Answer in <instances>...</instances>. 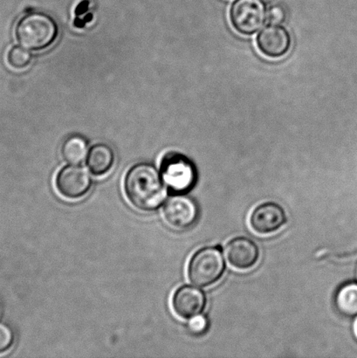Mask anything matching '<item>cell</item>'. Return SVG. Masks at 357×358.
<instances>
[{
    "mask_svg": "<svg viewBox=\"0 0 357 358\" xmlns=\"http://www.w3.org/2000/svg\"><path fill=\"white\" fill-rule=\"evenodd\" d=\"M124 192L129 202L143 212L157 210L167 196L162 175L149 163H139L126 173Z\"/></svg>",
    "mask_w": 357,
    "mask_h": 358,
    "instance_id": "obj_1",
    "label": "cell"
},
{
    "mask_svg": "<svg viewBox=\"0 0 357 358\" xmlns=\"http://www.w3.org/2000/svg\"><path fill=\"white\" fill-rule=\"evenodd\" d=\"M58 35V26L48 14L31 12L21 17L15 27V36L22 47L38 51L54 43Z\"/></svg>",
    "mask_w": 357,
    "mask_h": 358,
    "instance_id": "obj_2",
    "label": "cell"
},
{
    "mask_svg": "<svg viewBox=\"0 0 357 358\" xmlns=\"http://www.w3.org/2000/svg\"><path fill=\"white\" fill-rule=\"evenodd\" d=\"M225 270L226 261L221 249L204 248L191 256L188 264V278L196 286L211 287L222 278Z\"/></svg>",
    "mask_w": 357,
    "mask_h": 358,
    "instance_id": "obj_3",
    "label": "cell"
},
{
    "mask_svg": "<svg viewBox=\"0 0 357 358\" xmlns=\"http://www.w3.org/2000/svg\"><path fill=\"white\" fill-rule=\"evenodd\" d=\"M161 175L164 184L175 194H187L198 181L195 164L183 154L177 152L168 153L163 157Z\"/></svg>",
    "mask_w": 357,
    "mask_h": 358,
    "instance_id": "obj_4",
    "label": "cell"
},
{
    "mask_svg": "<svg viewBox=\"0 0 357 358\" xmlns=\"http://www.w3.org/2000/svg\"><path fill=\"white\" fill-rule=\"evenodd\" d=\"M268 10L262 0H235L230 9L233 27L242 35H253L263 27Z\"/></svg>",
    "mask_w": 357,
    "mask_h": 358,
    "instance_id": "obj_5",
    "label": "cell"
},
{
    "mask_svg": "<svg viewBox=\"0 0 357 358\" xmlns=\"http://www.w3.org/2000/svg\"><path fill=\"white\" fill-rule=\"evenodd\" d=\"M164 220L175 230L185 231L194 226L198 220L197 203L187 194H175L163 206Z\"/></svg>",
    "mask_w": 357,
    "mask_h": 358,
    "instance_id": "obj_6",
    "label": "cell"
},
{
    "mask_svg": "<svg viewBox=\"0 0 357 358\" xmlns=\"http://www.w3.org/2000/svg\"><path fill=\"white\" fill-rule=\"evenodd\" d=\"M57 192L68 199H79L86 196L92 187V178L85 168L69 164L59 171L55 178Z\"/></svg>",
    "mask_w": 357,
    "mask_h": 358,
    "instance_id": "obj_7",
    "label": "cell"
},
{
    "mask_svg": "<svg viewBox=\"0 0 357 358\" xmlns=\"http://www.w3.org/2000/svg\"><path fill=\"white\" fill-rule=\"evenodd\" d=\"M288 221L285 210L275 202L262 203L255 207L249 217L252 230L258 234L268 235L282 229Z\"/></svg>",
    "mask_w": 357,
    "mask_h": 358,
    "instance_id": "obj_8",
    "label": "cell"
},
{
    "mask_svg": "<svg viewBox=\"0 0 357 358\" xmlns=\"http://www.w3.org/2000/svg\"><path fill=\"white\" fill-rule=\"evenodd\" d=\"M257 45L261 54L271 59H279L288 54L292 40L289 31L279 24H271L258 34Z\"/></svg>",
    "mask_w": 357,
    "mask_h": 358,
    "instance_id": "obj_9",
    "label": "cell"
},
{
    "mask_svg": "<svg viewBox=\"0 0 357 358\" xmlns=\"http://www.w3.org/2000/svg\"><path fill=\"white\" fill-rule=\"evenodd\" d=\"M171 305L178 317L190 320L204 311L206 306L205 294L194 286H181L175 291Z\"/></svg>",
    "mask_w": 357,
    "mask_h": 358,
    "instance_id": "obj_10",
    "label": "cell"
},
{
    "mask_svg": "<svg viewBox=\"0 0 357 358\" xmlns=\"http://www.w3.org/2000/svg\"><path fill=\"white\" fill-rule=\"evenodd\" d=\"M225 252L227 261L233 268L248 270L254 268L260 259V248L247 237H236L226 244Z\"/></svg>",
    "mask_w": 357,
    "mask_h": 358,
    "instance_id": "obj_11",
    "label": "cell"
},
{
    "mask_svg": "<svg viewBox=\"0 0 357 358\" xmlns=\"http://www.w3.org/2000/svg\"><path fill=\"white\" fill-rule=\"evenodd\" d=\"M115 154L111 147L104 143L92 146L87 157V166L96 176H103L113 167Z\"/></svg>",
    "mask_w": 357,
    "mask_h": 358,
    "instance_id": "obj_12",
    "label": "cell"
},
{
    "mask_svg": "<svg viewBox=\"0 0 357 358\" xmlns=\"http://www.w3.org/2000/svg\"><path fill=\"white\" fill-rule=\"evenodd\" d=\"M334 303L339 314L345 317H357V282H347L339 287Z\"/></svg>",
    "mask_w": 357,
    "mask_h": 358,
    "instance_id": "obj_13",
    "label": "cell"
},
{
    "mask_svg": "<svg viewBox=\"0 0 357 358\" xmlns=\"http://www.w3.org/2000/svg\"><path fill=\"white\" fill-rule=\"evenodd\" d=\"M63 159L69 164H79L87 159L89 143L82 136H68L61 146Z\"/></svg>",
    "mask_w": 357,
    "mask_h": 358,
    "instance_id": "obj_14",
    "label": "cell"
},
{
    "mask_svg": "<svg viewBox=\"0 0 357 358\" xmlns=\"http://www.w3.org/2000/svg\"><path fill=\"white\" fill-rule=\"evenodd\" d=\"M6 62L10 68L22 69L27 68L31 62V54L29 49L22 45H13L7 52Z\"/></svg>",
    "mask_w": 357,
    "mask_h": 358,
    "instance_id": "obj_15",
    "label": "cell"
},
{
    "mask_svg": "<svg viewBox=\"0 0 357 358\" xmlns=\"http://www.w3.org/2000/svg\"><path fill=\"white\" fill-rule=\"evenodd\" d=\"M14 343V333L10 326L0 322V354L10 349Z\"/></svg>",
    "mask_w": 357,
    "mask_h": 358,
    "instance_id": "obj_16",
    "label": "cell"
},
{
    "mask_svg": "<svg viewBox=\"0 0 357 358\" xmlns=\"http://www.w3.org/2000/svg\"><path fill=\"white\" fill-rule=\"evenodd\" d=\"M209 327V322L205 315H198L192 317L189 321V331L194 335H202L207 331Z\"/></svg>",
    "mask_w": 357,
    "mask_h": 358,
    "instance_id": "obj_17",
    "label": "cell"
},
{
    "mask_svg": "<svg viewBox=\"0 0 357 358\" xmlns=\"http://www.w3.org/2000/svg\"><path fill=\"white\" fill-rule=\"evenodd\" d=\"M286 17V10L282 6H272L268 10V19L271 24H282L284 22Z\"/></svg>",
    "mask_w": 357,
    "mask_h": 358,
    "instance_id": "obj_18",
    "label": "cell"
}]
</instances>
